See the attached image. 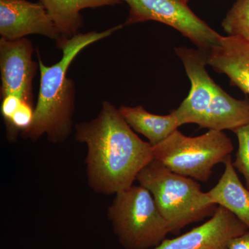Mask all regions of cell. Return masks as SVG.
I'll list each match as a JSON object with an SVG mask.
<instances>
[{"instance_id":"cell-16","label":"cell","mask_w":249,"mask_h":249,"mask_svg":"<svg viewBox=\"0 0 249 249\" xmlns=\"http://www.w3.org/2000/svg\"><path fill=\"white\" fill-rule=\"evenodd\" d=\"M222 27L228 36L249 44V0H236L223 19Z\"/></svg>"},{"instance_id":"cell-21","label":"cell","mask_w":249,"mask_h":249,"mask_svg":"<svg viewBox=\"0 0 249 249\" xmlns=\"http://www.w3.org/2000/svg\"><path fill=\"white\" fill-rule=\"evenodd\" d=\"M181 1H182L183 2L186 3V4H188V2L190 0H181Z\"/></svg>"},{"instance_id":"cell-19","label":"cell","mask_w":249,"mask_h":249,"mask_svg":"<svg viewBox=\"0 0 249 249\" xmlns=\"http://www.w3.org/2000/svg\"><path fill=\"white\" fill-rule=\"evenodd\" d=\"M1 99H2L1 106V114L6 124L11 120L15 113L18 110L23 101L17 96H13V95H9Z\"/></svg>"},{"instance_id":"cell-5","label":"cell","mask_w":249,"mask_h":249,"mask_svg":"<svg viewBox=\"0 0 249 249\" xmlns=\"http://www.w3.org/2000/svg\"><path fill=\"white\" fill-rule=\"evenodd\" d=\"M232 150L233 145L227 134L213 129L196 137H187L177 129L152 146L155 160L174 173L201 182L208 181L214 167L224 163Z\"/></svg>"},{"instance_id":"cell-13","label":"cell","mask_w":249,"mask_h":249,"mask_svg":"<svg viewBox=\"0 0 249 249\" xmlns=\"http://www.w3.org/2000/svg\"><path fill=\"white\" fill-rule=\"evenodd\" d=\"M224 163V173L206 196L210 203L225 208L249 229V189L241 182L231 155Z\"/></svg>"},{"instance_id":"cell-14","label":"cell","mask_w":249,"mask_h":249,"mask_svg":"<svg viewBox=\"0 0 249 249\" xmlns=\"http://www.w3.org/2000/svg\"><path fill=\"white\" fill-rule=\"evenodd\" d=\"M123 1L124 0H39L55 23L62 40L77 35L83 27V19L80 14L82 10L116 6Z\"/></svg>"},{"instance_id":"cell-11","label":"cell","mask_w":249,"mask_h":249,"mask_svg":"<svg viewBox=\"0 0 249 249\" xmlns=\"http://www.w3.org/2000/svg\"><path fill=\"white\" fill-rule=\"evenodd\" d=\"M207 63L227 75L231 84L249 94V44L232 36H221L207 53Z\"/></svg>"},{"instance_id":"cell-12","label":"cell","mask_w":249,"mask_h":249,"mask_svg":"<svg viewBox=\"0 0 249 249\" xmlns=\"http://www.w3.org/2000/svg\"><path fill=\"white\" fill-rule=\"evenodd\" d=\"M249 124V101L237 100L217 85L212 102L199 121L203 128L232 130Z\"/></svg>"},{"instance_id":"cell-15","label":"cell","mask_w":249,"mask_h":249,"mask_svg":"<svg viewBox=\"0 0 249 249\" xmlns=\"http://www.w3.org/2000/svg\"><path fill=\"white\" fill-rule=\"evenodd\" d=\"M119 109L131 128L146 137L152 146L163 142L181 126L173 111L168 115H157L142 106H122Z\"/></svg>"},{"instance_id":"cell-2","label":"cell","mask_w":249,"mask_h":249,"mask_svg":"<svg viewBox=\"0 0 249 249\" xmlns=\"http://www.w3.org/2000/svg\"><path fill=\"white\" fill-rule=\"evenodd\" d=\"M124 25L116 26L101 32L78 34L58 44L62 50L61 60L52 66H46L38 53L40 85L38 98L30 127L22 132L24 139L37 141L46 135L49 142H65L71 133L74 111V83L67 78L69 67L77 55L88 47L109 37Z\"/></svg>"},{"instance_id":"cell-6","label":"cell","mask_w":249,"mask_h":249,"mask_svg":"<svg viewBox=\"0 0 249 249\" xmlns=\"http://www.w3.org/2000/svg\"><path fill=\"white\" fill-rule=\"evenodd\" d=\"M129 6L124 25L156 21L173 27L198 47L208 52L217 45L220 34L208 25L181 0H124Z\"/></svg>"},{"instance_id":"cell-10","label":"cell","mask_w":249,"mask_h":249,"mask_svg":"<svg viewBox=\"0 0 249 249\" xmlns=\"http://www.w3.org/2000/svg\"><path fill=\"white\" fill-rule=\"evenodd\" d=\"M31 34L62 41L61 36L40 2L27 0H0V35L7 40H18Z\"/></svg>"},{"instance_id":"cell-7","label":"cell","mask_w":249,"mask_h":249,"mask_svg":"<svg viewBox=\"0 0 249 249\" xmlns=\"http://www.w3.org/2000/svg\"><path fill=\"white\" fill-rule=\"evenodd\" d=\"M32 44L27 39L0 40L1 98L9 95L33 106L32 83L37 69L32 59Z\"/></svg>"},{"instance_id":"cell-3","label":"cell","mask_w":249,"mask_h":249,"mask_svg":"<svg viewBox=\"0 0 249 249\" xmlns=\"http://www.w3.org/2000/svg\"><path fill=\"white\" fill-rule=\"evenodd\" d=\"M139 184L151 193L173 233L186 226L212 217L217 206L210 203L201 186L192 178L174 173L155 160L141 170Z\"/></svg>"},{"instance_id":"cell-22","label":"cell","mask_w":249,"mask_h":249,"mask_svg":"<svg viewBox=\"0 0 249 249\" xmlns=\"http://www.w3.org/2000/svg\"></svg>"},{"instance_id":"cell-17","label":"cell","mask_w":249,"mask_h":249,"mask_svg":"<svg viewBox=\"0 0 249 249\" xmlns=\"http://www.w3.org/2000/svg\"><path fill=\"white\" fill-rule=\"evenodd\" d=\"M233 132L238 139L239 147L232 165L243 175L246 186L249 189V124L236 129Z\"/></svg>"},{"instance_id":"cell-18","label":"cell","mask_w":249,"mask_h":249,"mask_svg":"<svg viewBox=\"0 0 249 249\" xmlns=\"http://www.w3.org/2000/svg\"><path fill=\"white\" fill-rule=\"evenodd\" d=\"M34 115L33 106L27 103H22L9 124H6L8 138L13 140L16 139L18 131L27 130L32 124Z\"/></svg>"},{"instance_id":"cell-4","label":"cell","mask_w":249,"mask_h":249,"mask_svg":"<svg viewBox=\"0 0 249 249\" xmlns=\"http://www.w3.org/2000/svg\"><path fill=\"white\" fill-rule=\"evenodd\" d=\"M107 217L124 249L154 248L171 232L151 193L142 185L116 193Z\"/></svg>"},{"instance_id":"cell-9","label":"cell","mask_w":249,"mask_h":249,"mask_svg":"<svg viewBox=\"0 0 249 249\" xmlns=\"http://www.w3.org/2000/svg\"><path fill=\"white\" fill-rule=\"evenodd\" d=\"M249 230L235 214L218 206L207 222L150 249H229L233 239Z\"/></svg>"},{"instance_id":"cell-1","label":"cell","mask_w":249,"mask_h":249,"mask_svg":"<svg viewBox=\"0 0 249 249\" xmlns=\"http://www.w3.org/2000/svg\"><path fill=\"white\" fill-rule=\"evenodd\" d=\"M75 138L88 148L90 188L111 196L133 186L141 170L154 160L152 145L142 141L109 101L93 120L76 124Z\"/></svg>"},{"instance_id":"cell-8","label":"cell","mask_w":249,"mask_h":249,"mask_svg":"<svg viewBox=\"0 0 249 249\" xmlns=\"http://www.w3.org/2000/svg\"><path fill=\"white\" fill-rule=\"evenodd\" d=\"M175 53L182 62L191 88L188 97L173 112L181 125L198 124L212 102L217 85L206 71V52L181 47L175 49Z\"/></svg>"},{"instance_id":"cell-20","label":"cell","mask_w":249,"mask_h":249,"mask_svg":"<svg viewBox=\"0 0 249 249\" xmlns=\"http://www.w3.org/2000/svg\"><path fill=\"white\" fill-rule=\"evenodd\" d=\"M229 249H249V230L231 241Z\"/></svg>"}]
</instances>
